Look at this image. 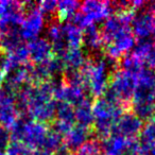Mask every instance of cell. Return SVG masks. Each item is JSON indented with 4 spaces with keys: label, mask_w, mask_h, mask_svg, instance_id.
Listing matches in <instances>:
<instances>
[{
    "label": "cell",
    "mask_w": 155,
    "mask_h": 155,
    "mask_svg": "<svg viewBox=\"0 0 155 155\" xmlns=\"http://www.w3.org/2000/svg\"><path fill=\"white\" fill-rule=\"evenodd\" d=\"M125 106L123 104H116L107 102L102 97L93 102V114L95 132L98 137L105 139L112 134L113 127L119 117L124 113Z\"/></svg>",
    "instance_id": "1"
},
{
    "label": "cell",
    "mask_w": 155,
    "mask_h": 155,
    "mask_svg": "<svg viewBox=\"0 0 155 155\" xmlns=\"http://www.w3.org/2000/svg\"><path fill=\"white\" fill-rule=\"evenodd\" d=\"M108 85L123 104L130 103L137 87V78L135 74L118 69L112 74Z\"/></svg>",
    "instance_id": "2"
},
{
    "label": "cell",
    "mask_w": 155,
    "mask_h": 155,
    "mask_svg": "<svg viewBox=\"0 0 155 155\" xmlns=\"http://www.w3.org/2000/svg\"><path fill=\"white\" fill-rule=\"evenodd\" d=\"M143 122L134 113H123L113 127L112 134L124 137L127 139H135V136L140 134Z\"/></svg>",
    "instance_id": "3"
},
{
    "label": "cell",
    "mask_w": 155,
    "mask_h": 155,
    "mask_svg": "<svg viewBox=\"0 0 155 155\" xmlns=\"http://www.w3.org/2000/svg\"><path fill=\"white\" fill-rule=\"evenodd\" d=\"M130 25L134 36L139 38H148L155 29V17L154 13L150 9L142 10L133 14ZM130 26V27H131Z\"/></svg>",
    "instance_id": "4"
},
{
    "label": "cell",
    "mask_w": 155,
    "mask_h": 155,
    "mask_svg": "<svg viewBox=\"0 0 155 155\" xmlns=\"http://www.w3.org/2000/svg\"><path fill=\"white\" fill-rule=\"evenodd\" d=\"M44 26V16L43 13L37 9L27 12V15L20 26V33L24 39H32L36 38L37 35L41 33Z\"/></svg>",
    "instance_id": "5"
},
{
    "label": "cell",
    "mask_w": 155,
    "mask_h": 155,
    "mask_svg": "<svg viewBox=\"0 0 155 155\" xmlns=\"http://www.w3.org/2000/svg\"><path fill=\"white\" fill-rule=\"evenodd\" d=\"M27 48H28L29 58L35 64L45 62L51 58L52 46L51 43L46 38L36 37V38L30 41Z\"/></svg>",
    "instance_id": "6"
},
{
    "label": "cell",
    "mask_w": 155,
    "mask_h": 155,
    "mask_svg": "<svg viewBox=\"0 0 155 155\" xmlns=\"http://www.w3.org/2000/svg\"><path fill=\"white\" fill-rule=\"evenodd\" d=\"M93 131L81 125H75L63 137V144L68 149V151H77L79 148L87 142L91 138Z\"/></svg>",
    "instance_id": "7"
},
{
    "label": "cell",
    "mask_w": 155,
    "mask_h": 155,
    "mask_svg": "<svg viewBox=\"0 0 155 155\" xmlns=\"http://www.w3.org/2000/svg\"><path fill=\"white\" fill-rule=\"evenodd\" d=\"M17 116L18 110L15 105V98L3 95L2 101L0 103V125L7 129L11 127L17 120Z\"/></svg>",
    "instance_id": "8"
},
{
    "label": "cell",
    "mask_w": 155,
    "mask_h": 155,
    "mask_svg": "<svg viewBox=\"0 0 155 155\" xmlns=\"http://www.w3.org/2000/svg\"><path fill=\"white\" fill-rule=\"evenodd\" d=\"M81 11L85 14L91 24L105 19L110 12L107 3L100 1H86L82 3Z\"/></svg>",
    "instance_id": "9"
},
{
    "label": "cell",
    "mask_w": 155,
    "mask_h": 155,
    "mask_svg": "<svg viewBox=\"0 0 155 155\" xmlns=\"http://www.w3.org/2000/svg\"><path fill=\"white\" fill-rule=\"evenodd\" d=\"M129 139L118 135L110 134L103 139L101 148L104 155H127Z\"/></svg>",
    "instance_id": "10"
},
{
    "label": "cell",
    "mask_w": 155,
    "mask_h": 155,
    "mask_svg": "<svg viewBox=\"0 0 155 155\" xmlns=\"http://www.w3.org/2000/svg\"><path fill=\"white\" fill-rule=\"evenodd\" d=\"M75 121L78 125L91 129L94 125V114H93V101L89 98H85L83 101L77 104L74 107Z\"/></svg>",
    "instance_id": "11"
},
{
    "label": "cell",
    "mask_w": 155,
    "mask_h": 155,
    "mask_svg": "<svg viewBox=\"0 0 155 155\" xmlns=\"http://www.w3.org/2000/svg\"><path fill=\"white\" fill-rule=\"evenodd\" d=\"M139 136L140 155H147V153L155 147V116L142 127Z\"/></svg>",
    "instance_id": "12"
},
{
    "label": "cell",
    "mask_w": 155,
    "mask_h": 155,
    "mask_svg": "<svg viewBox=\"0 0 155 155\" xmlns=\"http://www.w3.org/2000/svg\"><path fill=\"white\" fill-rule=\"evenodd\" d=\"M82 43L91 50H99L103 46L101 30L91 24L82 32Z\"/></svg>",
    "instance_id": "13"
},
{
    "label": "cell",
    "mask_w": 155,
    "mask_h": 155,
    "mask_svg": "<svg viewBox=\"0 0 155 155\" xmlns=\"http://www.w3.org/2000/svg\"><path fill=\"white\" fill-rule=\"evenodd\" d=\"M62 38L69 49L79 48L82 44V30L71 22L65 24L62 26Z\"/></svg>",
    "instance_id": "14"
},
{
    "label": "cell",
    "mask_w": 155,
    "mask_h": 155,
    "mask_svg": "<svg viewBox=\"0 0 155 155\" xmlns=\"http://www.w3.org/2000/svg\"><path fill=\"white\" fill-rule=\"evenodd\" d=\"M62 60L65 65V70H80L87 61L84 52L80 48L69 49Z\"/></svg>",
    "instance_id": "15"
},
{
    "label": "cell",
    "mask_w": 155,
    "mask_h": 155,
    "mask_svg": "<svg viewBox=\"0 0 155 155\" xmlns=\"http://www.w3.org/2000/svg\"><path fill=\"white\" fill-rule=\"evenodd\" d=\"M137 87L155 95V70L142 68L137 75Z\"/></svg>",
    "instance_id": "16"
},
{
    "label": "cell",
    "mask_w": 155,
    "mask_h": 155,
    "mask_svg": "<svg viewBox=\"0 0 155 155\" xmlns=\"http://www.w3.org/2000/svg\"><path fill=\"white\" fill-rule=\"evenodd\" d=\"M54 117H56L55 121L73 125V123L75 122L74 107L66 102H55V116Z\"/></svg>",
    "instance_id": "17"
},
{
    "label": "cell",
    "mask_w": 155,
    "mask_h": 155,
    "mask_svg": "<svg viewBox=\"0 0 155 155\" xmlns=\"http://www.w3.org/2000/svg\"><path fill=\"white\" fill-rule=\"evenodd\" d=\"M119 66L121 67V70L137 75L139 71L143 68V63L138 58H136L134 54H127L121 58Z\"/></svg>",
    "instance_id": "18"
},
{
    "label": "cell",
    "mask_w": 155,
    "mask_h": 155,
    "mask_svg": "<svg viewBox=\"0 0 155 155\" xmlns=\"http://www.w3.org/2000/svg\"><path fill=\"white\" fill-rule=\"evenodd\" d=\"M62 146H63V136L60 135L58 133H56V132H54L53 130H51V131H48L46 137L44 138L41 148L38 149H43V150L53 154Z\"/></svg>",
    "instance_id": "19"
},
{
    "label": "cell",
    "mask_w": 155,
    "mask_h": 155,
    "mask_svg": "<svg viewBox=\"0 0 155 155\" xmlns=\"http://www.w3.org/2000/svg\"><path fill=\"white\" fill-rule=\"evenodd\" d=\"M80 2L77 1H70V0H66V1H61L58 2V7H56V12L58 15L61 19H67L70 18L78 12V10L80 9Z\"/></svg>",
    "instance_id": "20"
},
{
    "label": "cell",
    "mask_w": 155,
    "mask_h": 155,
    "mask_svg": "<svg viewBox=\"0 0 155 155\" xmlns=\"http://www.w3.org/2000/svg\"><path fill=\"white\" fill-rule=\"evenodd\" d=\"M75 155H104L101 142L98 140H88L75 151Z\"/></svg>",
    "instance_id": "21"
},
{
    "label": "cell",
    "mask_w": 155,
    "mask_h": 155,
    "mask_svg": "<svg viewBox=\"0 0 155 155\" xmlns=\"http://www.w3.org/2000/svg\"><path fill=\"white\" fill-rule=\"evenodd\" d=\"M5 155H33L32 149L27 147L20 141L11 140L8 148L5 149Z\"/></svg>",
    "instance_id": "22"
},
{
    "label": "cell",
    "mask_w": 155,
    "mask_h": 155,
    "mask_svg": "<svg viewBox=\"0 0 155 155\" xmlns=\"http://www.w3.org/2000/svg\"><path fill=\"white\" fill-rule=\"evenodd\" d=\"M11 133L7 127L0 125V152L5 151L11 142Z\"/></svg>",
    "instance_id": "23"
},
{
    "label": "cell",
    "mask_w": 155,
    "mask_h": 155,
    "mask_svg": "<svg viewBox=\"0 0 155 155\" xmlns=\"http://www.w3.org/2000/svg\"><path fill=\"white\" fill-rule=\"evenodd\" d=\"M142 63L148 65V68L154 69L155 70V43L148 49V51L144 53L143 58H142Z\"/></svg>",
    "instance_id": "24"
},
{
    "label": "cell",
    "mask_w": 155,
    "mask_h": 155,
    "mask_svg": "<svg viewBox=\"0 0 155 155\" xmlns=\"http://www.w3.org/2000/svg\"><path fill=\"white\" fill-rule=\"evenodd\" d=\"M38 10L41 13L53 14L54 12H56L58 2H55V1H44V2L38 3Z\"/></svg>",
    "instance_id": "25"
},
{
    "label": "cell",
    "mask_w": 155,
    "mask_h": 155,
    "mask_svg": "<svg viewBox=\"0 0 155 155\" xmlns=\"http://www.w3.org/2000/svg\"><path fill=\"white\" fill-rule=\"evenodd\" d=\"M2 98H3V95H2V93H1V91H0V103L2 101Z\"/></svg>",
    "instance_id": "26"
},
{
    "label": "cell",
    "mask_w": 155,
    "mask_h": 155,
    "mask_svg": "<svg viewBox=\"0 0 155 155\" xmlns=\"http://www.w3.org/2000/svg\"><path fill=\"white\" fill-rule=\"evenodd\" d=\"M0 155H5V152H0Z\"/></svg>",
    "instance_id": "27"
}]
</instances>
